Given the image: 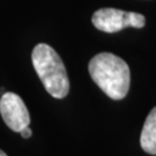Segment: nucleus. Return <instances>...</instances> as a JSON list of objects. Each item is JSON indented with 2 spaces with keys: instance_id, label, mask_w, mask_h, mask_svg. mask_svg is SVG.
Segmentation results:
<instances>
[{
  "instance_id": "obj_1",
  "label": "nucleus",
  "mask_w": 156,
  "mask_h": 156,
  "mask_svg": "<svg viewBox=\"0 0 156 156\" xmlns=\"http://www.w3.org/2000/svg\"><path fill=\"white\" fill-rule=\"evenodd\" d=\"M93 81L112 100H123L127 95L131 82L129 67L122 58L102 52L91 59L88 65Z\"/></svg>"
},
{
  "instance_id": "obj_2",
  "label": "nucleus",
  "mask_w": 156,
  "mask_h": 156,
  "mask_svg": "<svg viewBox=\"0 0 156 156\" xmlns=\"http://www.w3.org/2000/svg\"><path fill=\"white\" fill-rule=\"evenodd\" d=\"M31 60L45 90L55 98H64L69 91V81L62 58L50 45L41 43L33 50Z\"/></svg>"
},
{
  "instance_id": "obj_3",
  "label": "nucleus",
  "mask_w": 156,
  "mask_h": 156,
  "mask_svg": "<svg viewBox=\"0 0 156 156\" xmlns=\"http://www.w3.org/2000/svg\"><path fill=\"white\" fill-rule=\"evenodd\" d=\"M95 28L101 31L113 34L127 27L144 28L146 19L142 14L134 12H125L117 8H101L91 17Z\"/></svg>"
},
{
  "instance_id": "obj_4",
  "label": "nucleus",
  "mask_w": 156,
  "mask_h": 156,
  "mask_svg": "<svg viewBox=\"0 0 156 156\" xmlns=\"http://www.w3.org/2000/svg\"><path fill=\"white\" fill-rule=\"evenodd\" d=\"M0 115L5 124L14 132L29 126L30 116L23 100L15 93H5L0 98Z\"/></svg>"
},
{
  "instance_id": "obj_5",
  "label": "nucleus",
  "mask_w": 156,
  "mask_h": 156,
  "mask_svg": "<svg viewBox=\"0 0 156 156\" xmlns=\"http://www.w3.org/2000/svg\"><path fill=\"white\" fill-rule=\"evenodd\" d=\"M140 145L146 153L156 155V106L146 118L140 135Z\"/></svg>"
},
{
  "instance_id": "obj_6",
  "label": "nucleus",
  "mask_w": 156,
  "mask_h": 156,
  "mask_svg": "<svg viewBox=\"0 0 156 156\" xmlns=\"http://www.w3.org/2000/svg\"><path fill=\"white\" fill-rule=\"evenodd\" d=\"M20 133H21V135H22L24 139H28V138H30V136H31V129L29 128V126H27V127L23 128Z\"/></svg>"
},
{
  "instance_id": "obj_7",
  "label": "nucleus",
  "mask_w": 156,
  "mask_h": 156,
  "mask_svg": "<svg viewBox=\"0 0 156 156\" xmlns=\"http://www.w3.org/2000/svg\"><path fill=\"white\" fill-rule=\"evenodd\" d=\"M0 156H7V154H6L5 151H2L1 149H0Z\"/></svg>"
}]
</instances>
